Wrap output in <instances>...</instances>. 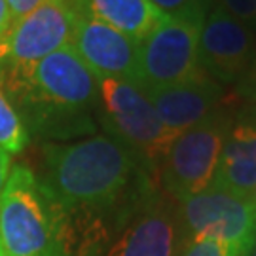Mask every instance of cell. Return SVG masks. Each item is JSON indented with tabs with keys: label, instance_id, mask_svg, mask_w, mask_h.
<instances>
[{
	"label": "cell",
	"instance_id": "11",
	"mask_svg": "<svg viewBox=\"0 0 256 256\" xmlns=\"http://www.w3.org/2000/svg\"><path fill=\"white\" fill-rule=\"evenodd\" d=\"M70 46L95 78H116L138 88V42L76 12Z\"/></svg>",
	"mask_w": 256,
	"mask_h": 256
},
{
	"label": "cell",
	"instance_id": "20",
	"mask_svg": "<svg viewBox=\"0 0 256 256\" xmlns=\"http://www.w3.org/2000/svg\"><path fill=\"white\" fill-rule=\"evenodd\" d=\"M42 2H46V0H8L12 25L18 23L19 19H23L25 16H28L32 10H36Z\"/></svg>",
	"mask_w": 256,
	"mask_h": 256
},
{
	"label": "cell",
	"instance_id": "10",
	"mask_svg": "<svg viewBox=\"0 0 256 256\" xmlns=\"http://www.w3.org/2000/svg\"><path fill=\"white\" fill-rule=\"evenodd\" d=\"M256 50V30L232 18L224 10L212 8L200 27V66L218 84H236L247 72Z\"/></svg>",
	"mask_w": 256,
	"mask_h": 256
},
{
	"label": "cell",
	"instance_id": "17",
	"mask_svg": "<svg viewBox=\"0 0 256 256\" xmlns=\"http://www.w3.org/2000/svg\"><path fill=\"white\" fill-rule=\"evenodd\" d=\"M180 256H239V252L212 234H200L186 241Z\"/></svg>",
	"mask_w": 256,
	"mask_h": 256
},
{
	"label": "cell",
	"instance_id": "7",
	"mask_svg": "<svg viewBox=\"0 0 256 256\" xmlns=\"http://www.w3.org/2000/svg\"><path fill=\"white\" fill-rule=\"evenodd\" d=\"M178 214L186 241L200 234H212L232 245L239 256H247L254 247L256 218L250 198H238L210 186L178 202Z\"/></svg>",
	"mask_w": 256,
	"mask_h": 256
},
{
	"label": "cell",
	"instance_id": "4",
	"mask_svg": "<svg viewBox=\"0 0 256 256\" xmlns=\"http://www.w3.org/2000/svg\"><path fill=\"white\" fill-rule=\"evenodd\" d=\"M232 122L234 116L222 106L194 128L174 135L156 167L165 194L182 202L212 186Z\"/></svg>",
	"mask_w": 256,
	"mask_h": 256
},
{
	"label": "cell",
	"instance_id": "2",
	"mask_svg": "<svg viewBox=\"0 0 256 256\" xmlns=\"http://www.w3.org/2000/svg\"><path fill=\"white\" fill-rule=\"evenodd\" d=\"M102 241L99 216L68 212L28 167H12L0 194L4 256H95Z\"/></svg>",
	"mask_w": 256,
	"mask_h": 256
},
{
	"label": "cell",
	"instance_id": "8",
	"mask_svg": "<svg viewBox=\"0 0 256 256\" xmlns=\"http://www.w3.org/2000/svg\"><path fill=\"white\" fill-rule=\"evenodd\" d=\"M74 23L76 10L70 0L42 2L10 27L0 42V66H25L70 46Z\"/></svg>",
	"mask_w": 256,
	"mask_h": 256
},
{
	"label": "cell",
	"instance_id": "6",
	"mask_svg": "<svg viewBox=\"0 0 256 256\" xmlns=\"http://www.w3.org/2000/svg\"><path fill=\"white\" fill-rule=\"evenodd\" d=\"M200 27L165 18L138 42V90H158L190 80L203 72L198 42Z\"/></svg>",
	"mask_w": 256,
	"mask_h": 256
},
{
	"label": "cell",
	"instance_id": "5",
	"mask_svg": "<svg viewBox=\"0 0 256 256\" xmlns=\"http://www.w3.org/2000/svg\"><path fill=\"white\" fill-rule=\"evenodd\" d=\"M97 112L108 137L156 169L174 135L162 124L146 95L137 86L116 78H97Z\"/></svg>",
	"mask_w": 256,
	"mask_h": 256
},
{
	"label": "cell",
	"instance_id": "16",
	"mask_svg": "<svg viewBox=\"0 0 256 256\" xmlns=\"http://www.w3.org/2000/svg\"><path fill=\"white\" fill-rule=\"evenodd\" d=\"M165 18L202 25L210 10V0H148Z\"/></svg>",
	"mask_w": 256,
	"mask_h": 256
},
{
	"label": "cell",
	"instance_id": "9",
	"mask_svg": "<svg viewBox=\"0 0 256 256\" xmlns=\"http://www.w3.org/2000/svg\"><path fill=\"white\" fill-rule=\"evenodd\" d=\"M184 245L178 202L150 186L133 220L102 256H180Z\"/></svg>",
	"mask_w": 256,
	"mask_h": 256
},
{
	"label": "cell",
	"instance_id": "23",
	"mask_svg": "<svg viewBox=\"0 0 256 256\" xmlns=\"http://www.w3.org/2000/svg\"><path fill=\"white\" fill-rule=\"evenodd\" d=\"M250 203H252V210H254V218H256V190H254V194L250 196Z\"/></svg>",
	"mask_w": 256,
	"mask_h": 256
},
{
	"label": "cell",
	"instance_id": "25",
	"mask_svg": "<svg viewBox=\"0 0 256 256\" xmlns=\"http://www.w3.org/2000/svg\"><path fill=\"white\" fill-rule=\"evenodd\" d=\"M0 256H4V252H2V245H0Z\"/></svg>",
	"mask_w": 256,
	"mask_h": 256
},
{
	"label": "cell",
	"instance_id": "15",
	"mask_svg": "<svg viewBox=\"0 0 256 256\" xmlns=\"http://www.w3.org/2000/svg\"><path fill=\"white\" fill-rule=\"evenodd\" d=\"M28 142V131L23 120L10 101L8 93L0 80V148L6 154H19Z\"/></svg>",
	"mask_w": 256,
	"mask_h": 256
},
{
	"label": "cell",
	"instance_id": "22",
	"mask_svg": "<svg viewBox=\"0 0 256 256\" xmlns=\"http://www.w3.org/2000/svg\"><path fill=\"white\" fill-rule=\"evenodd\" d=\"M10 171H12V156L6 154V152L0 148V194L4 190V184L8 180Z\"/></svg>",
	"mask_w": 256,
	"mask_h": 256
},
{
	"label": "cell",
	"instance_id": "3",
	"mask_svg": "<svg viewBox=\"0 0 256 256\" xmlns=\"http://www.w3.org/2000/svg\"><path fill=\"white\" fill-rule=\"evenodd\" d=\"M135 171V154L108 135L44 146V186L68 212L97 214L120 200Z\"/></svg>",
	"mask_w": 256,
	"mask_h": 256
},
{
	"label": "cell",
	"instance_id": "1",
	"mask_svg": "<svg viewBox=\"0 0 256 256\" xmlns=\"http://www.w3.org/2000/svg\"><path fill=\"white\" fill-rule=\"evenodd\" d=\"M0 80L28 133L54 138L93 133L99 86L72 46L25 66H0Z\"/></svg>",
	"mask_w": 256,
	"mask_h": 256
},
{
	"label": "cell",
	"instance_id": "19",
	"mask_svg": "<svg viewBox=\"0 0 256 256\" xmlns=\"http://www.w3.org/2000/svg\"><path fill=\"white\" fill-rule=\"evenodd\" d=\"M236 93L239 99H245L248 102H256V50L252 55V61L248 64L247 72L241 76V80L236 84Z\"/></svg>",
	"mask_w": 256,
	"mask_h": 256
},
{
	"label": "cell",
	"instance_id": "21",
	"mask_svg": "<svg viewBox=\"0 0 256 256\" xmlns=\"http://www.w3.org/2000/svg\"><path fill=\"white\" fill-rule=\"evenodd\" d=\"M10 27H12V16H10L8 0H0V42L8 34Z\"/></svg>",
	"mask_w": 256,
	"mask_h": 256
},
{
	"label": "cell",
	"instance_id": "18",
	"mask_svg": "<svg viewBox=\"0 0 256 256\" xmlns=\"http://www.w3.org/2000/svg\"><path fill=\"white\" fill-rule=\"evenodd\" d=\"M210 4L224 10L232 18L256 27V0H210Z\"/></svg>",
	"mask_w": 256,
	"mask_h": 256
},
{
	"label": "cell",
	"instance_id": "12",
	"mask_svg": "<svg viewBox=\"0 0 256 256\" xmlns=\"http://www.w3.org/2000/svg\"><path fill=\"white\" fill-rule=\"evenodd\" d=\"M142 93L173 135L194 128L224 106V88L207 72H200L186 82Z\"/></svg>",
	"mask_w": 256,
	"mask_h": 256
},
{
	"label": "cell",
	"instance_id": "24",
	"mask_svg": "<svg viewBox=\"0 0 256 256\" xmlns=\"http://www.w3.org/2000/svg\"><path fill=\"white\" fill-rule=\"evenodd\" d=\"M247 256H256V243H254V247L248 250V254Z\"/></svg>",
	"mask_w": 256,
	"mask_h": 256
},
{
	"label": "cell",
	"instance_id": "14",
	"mask_svg": "<svg viewBox=\"0 0 256 256\" xmlns=\"http://www.w3.org/2000/svg\"><path fill=\"white\" fill-rule=\"evenodd\" d=\"M82 16L101 21L118 32L140 42L154 30L165 16L148 0H70Z\"/></svg>",
	"mask_w": 256,
	"mask_h": 256
},
{
	"label": "cell",
	"instance_id": "13",
	"mask_svg": "<svg viewBox=\"0 0 256 256\" xmlns=\"http://www.w3.org/2000/svg\"><path fill=\"white\" fill-rule=\"evenodd\" d=\"M212 186L250 198L256 190V102L234 118L222 148Z\"/></svg>",
	"mask_w": 256,
	"mask_h": 256
}]
</instances>
